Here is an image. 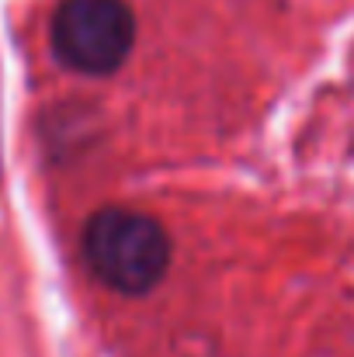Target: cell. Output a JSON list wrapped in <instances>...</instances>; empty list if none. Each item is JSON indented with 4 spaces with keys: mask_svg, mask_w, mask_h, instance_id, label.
Listing matches in <instances>:
<instances>
[{
    "mask_svg": "<svg viewBox=\"0 0 354 357\" xmlns=\"http://www.w3.org/2000/svg\"><path fill=\"white\" fill-rule=\"evenodd\" d=\"M84 260L91 274L121 295L153 291L170 267V236L167 229L132 208H101L84 226Z\"/></svg>",
    "mask_w": 354,
    "mask_h": 357,
    "instance_id": "cell-1",
    "label": "cell"
},
{
    "mask_svg": "<svg viewBox=\"0 0 354 357\" xmlns=\"http://www.w3.org/2000/svg\"><path fill=\"white\" fill-rule=\"evenodd\" d=\"M135 38V17L125 0H63L49 24V42L66 70L84 77L115 73Z\"/></svg>",
    "mask_w": 354,
    "mask_h": 357,
    "instance_id": "cell-2",
    "label": "cell"
}]
</instances>
